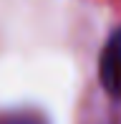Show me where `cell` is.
Returning <instances> with one entry per match:
<instances>
[{
	"mask_svg": "<svg viewBox=\"0 0 121 124\" xmlns=\"http://www.w3.org/2000/svg\"><path fill=\"white\" fill-rule=\"evenodd\" d=\"M101 84L114 99H121V28L108 38V43L101 51V63H98Z\"/></svg>",
	"mask_w": 121,
	"mask_h": 124,
	"instance_id": "obj_1",
	"label": "cell"
},
{
	"mask_svg": "<svg viewBox=\"0 0 121 124\" xmlns=\"http://www.w3.org/2000/svg\"><path fill=\"white\" fill-rule=\"evenodd\" d=\"M0 124H43V122L33 114H5L0 116Z\"/></svg>",
	"mask_w": 121,
	"mask_h": 124,
	"instance_id": "obj_2",
	"label": "cell"
}]
</instances>
